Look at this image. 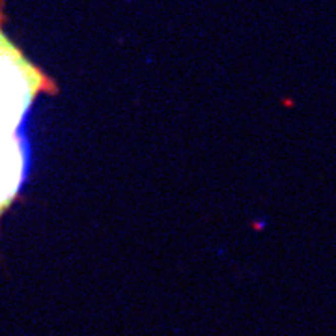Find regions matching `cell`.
Returning a JSON list of instances; mask_svg holds the SVG:
<instances>
[{"mask_svg": "<svg viewBox=\"0 0 336 336\" xmlns=\"http://www.w3.org/2000/svg\"><path fill=\"white\" fill-rule=\"evenodd\" d=\"M49 79L13 45L0 25V134H15Z\"/></svg>", "mask_w": 336, "mask_h": 336, "instance_id": "obj_1", "label": "cell"}, {"mask_svg": "<svg viewBox=\"0 0 336 336\" xmlns=\"http://www.w3.org/2000/svg\"><path fill=\"white\" fill-rule=\"evenodd\" d=\"M28 148L19 133L0 134V217L4 215L26 179Z\"/></svg>", "mask_w": 336, "mask_h": 336, "instance_id": "obj_2", "label": "cell"}]
</instances>
